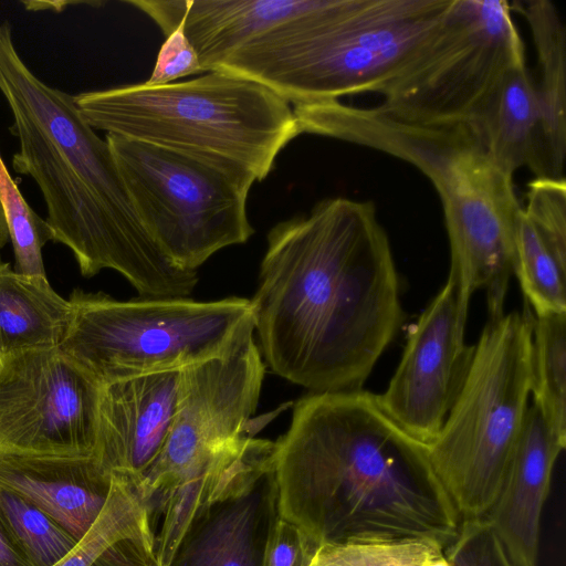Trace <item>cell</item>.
Instances as JSON below:
<instances>
[{
	"label": "cell",
	"instance_id": "3957f363",
	"mask_svg": "<svg viewBox=\"0 0 566 566\" xmlns=\"http://www.w3.org/2000/svg\"><path fill=\"white\" fill-rule=\"evenodd\" d=\"M0 92L12 114L19 149L15 172L30 176L46 205L52 241L67 247L85 277L122 274L143 298L188 297L198 272L174 265L135 210L111 148L73 96L41 81L18 53L8 21L0 23Z\"/></svg>",
	"mask_w": 566,
	"mask_h": 566
},
{
	"label": "cell",
	"instance_id": "8fae6325",
	"mask_svg": "<svg viewBox=\"0 0 566 566\" xmlns=\"http://www.w3.org/2000/svg\"><path fill=\"white\" fill-rule=\"evenodd\" d=\"M254 327L226 350L180 371L175 417L167 441L133 485L146 507L164 497L219 451L245 434L265 373Z\"/></svg>",
	"mask_w": 566,
	"mask_h": 566
},
{
	"label": "cell",
	"instance_id": "277c9868",
	"mask_svg": "<svg viewBox=\"0 0 566 566\" xmlns=\"http://www.w3.org/2000/svg\"><path fill=\"white\" fill-rule=\"evenodd\" d=\"M293 111L300 134L373 148L420 170L442 205L450 247L449 275L468 301L474 291H485L489 319L504 314L515 229L523 207L513 177L488 158L467 125L412 124L374 106L340 101L296 105Z\"/></svg>",
	"mask_w": 566,
	"mask_h": 566
},
{
	"label": "cell",
	"instance_id": "f546056e",
	"mask_svg": "<svg viewBox=\"0 0 566 566\" xmlns=\"http://www.w3.org/2000/svg\"><path fill=\"white\" fill-rule=\"evenodd\" d=\"M202 72L199 57L185 34L182 23L179 22L163 43L153 72L145 84L167 85L175 80Z\"/></svg>",
	"mask_w": 566,
	"mask_h": 566
},
{
	"label": "cell",
	"instance_id": "83f0119b",
	"mask_svg": "<svg viewBox=\"0 0 566 566\" xmlns=\"http://www.w3.org/2000/svg\"><path fill=\"white\" fill-rule=\"evenodd\" d=\"M525 217L535 226L558 259L566 263V181L533 179L527 187Z\"/></svg>",
	"mask_w": 566,
	"mask_h": 566
},
{
	"label": "cell",
	"instance_id": "7a4b0ae2",
	"mask_svg": "<svg viewBox=\"0 0 566 566\" xmlns=\"http://www.w3.org/2000/svg\"><path fill=\"white\" fill-rule=\"evenodd\" d=\"M281 516L319 545L424 541L446 549L461 518L427 447L358 389L311 392L274 442Z\"/></svg>",
	"mask_w": 566,
	"mask_h": 566
},
{
	"label": "cell",
	"instance_id": "7c38bea8",
	"mask_svg": "<svg viewBox=\"0 0 566 566\" xmlns=\"http://www.w3.org/2000/svg\"><path fill=\"white\" fill-rule=\"evenodd\" d=\"M101 385L59 348L0 358V452L94 455Z\"/></svg>",
	"mask_w": 566,
	"mask_h": 566
},
{
	"label": "cell",
	"instance_id": "6da1fadb",
	"mask_svg": "<svg viewBox=\"0 0 566 566\" xmlns=\"http://www.w3.org/2000/svg\"><path fill=\"white\" fill-rule=\"evenodd\" d=\"M388 235L371 201H319L268 234L250 300L261 352L312 392L363 389L405 313Z\"/></svg>",
	"mask_w": 566,
	"mask_h": 566
},
{
	"label": "cell",
	"instance_id": "44dd1931",
	"mask_svg": "<svg viewBox=\"0 0 566 566\" xmlns=\"http://www.w3.org/2000/svg\"><path fill=\"white\" fill-rule=\"evenodd\" d=\"M510 4L512 11L524 17L532 33L538 66V78L534 81L546 156L552 177L565 179L566 27L549 0H518Z\"/></svg>",
	"mask_w": 566,
	"mask_h": 566
},
{
	"label": "cell",
	"instance_id": "9a60e30c",
	"mask_svg": "<svg viewBox=\"0 0 566 566\" xmlns=\"http://www.w3.org/2000/svg\"><path fill=\"white\" fill-rule=\"evenodd\" d=\"M181 370L127 378L101 387L94 455L136 485L169 436Z\"/></svg>",
	"mask_w": 566,
	"mask_h": 566
},
{
	"label": "cell",
	"instance_id": "4316f807",
	"mask_svg": "<svg viewBox=\"0 0 566 566\" xmlns=\"http://www.w3.org/2000/svg\"><path fill=\"white\" fill-rule=\"evenodd\" d=\"M444 557L434 542L325 544L310 566H426Z\"/></svg>",
	"mask_w": 566,
	"mask_h": 566
},
{
	"label": "cell",
	"instance_id": "e0dca14e",
	"mask_svg": "<svg viewBox=\"0 0 566 566\" xmlns=\"http://www.w3.org/2000/svg\"><path fill=\"white\" fill-rule=\"evenodd\" d=\"M166 36L181 22L203 72L216 71L234 51L318 0H134Z\"/></svg>",
	"mask_w": 566,
	"mask_h": 566
},
{
	"label": "cell",
	"instance_id": "ac0fdd59",
	"mask_svg": "<svg viewBox=\"0 0 566 566\" xmlns=\"http://www.w3.org/2000/svg\"><path fill=\"white\" fill-rule=\"evenodd\" d=\"M113 479L95 455L0 452V488L36 505L77 541L102 512Z\"/></svg>",
	"mask_w": 566,
	"mask_h": 566
},
{
	"label": "cell",
	"instance_id": "d6986e66",
	"mask_svg": "<svg viewBox=\"0 0 566 566\" xmlns=\"http://www.w3.org/2000/svg\"><path fill=\"white\" fill-rule=\"evenodd\" d=\"M534 80L526 62L513 66L464 124L488 158L512 177L522 167L535 178L552 177Z\"/></svg>",
	"mask_w": 566,
	"mask_h": 566
},
{
	"label": "cell",
	"instance_id": "cb8c5ba5",
	"mask_svg": "<svg viewBox=\"0 0 566 566\" xmlns=\"http://www.w3.org/2000/svg\"><path fill=\"white\" fill-rule=\"evenodd\" d=\"M0 517L30 566H56L78 542L44 511L3 488Z\"/></svg>",
	"mask_w": 566,
	"mask_h": 566
},
{
	"label": "cell",
	"instance_id": "484cf974",
	"mask_svg": "<svg viewBox=\"0 0 566 566\" xmlns=\"http://www.w3.org/2000/svg\"><path fill=\"white\" fill-rule=\"evenodd\" d=\"M147 515L135 488L125 478L114 474L108 499L98 517L56 566H92L111 543Z\"/></svg>",
	"mask_w": 566,
	"mask_h": 566
},
{
	"label": "cell",
	"instance_id": "2e32d148",
	"mask_svg": "<svg viewBox=\"0 0 566 566\" xmlns=\"http://www.w3.org/2000/svg\"><path fill=\"white\" fill-rule=\"evenodd\" d=\"M564 449L537 409L528 407L500 493L482 517L514 566L537 565L541 516Z\"/></svg>",
	"mask_w": 566,
	"mask_h": 566
},
{
	"label": "cell",
	"instance_id": "d6a6232c",
	"mask_svg": "<svg viewBox=\"0 0 566 566\" xmlns=\"http://www.w3.org/2000/svg\"><path fill=\"white\" fill-rule=\"evenodd\" d=\"M9 240V233L2 211V207L0 203V250L6 245Z\"/></svg>",
	"mask_w": 566,
	"mask_h": 566
},
{
	"label": "cell",
	"instance_id": "5b68a950",
	"mask_svg": "<svg viewBox=\"0 0 566 566\" xmlns=\"http://www.w3.org/2000/svg\"><path fill=\"white\" fill-rule=\"evenodd\" d=\"M451 0H318L256 36L216 71L256 81L295 105L375 93L448 11Z\"/></svg>",
	"mask_w": 566,
	"mask_h": 566
},
{
	"label": "cell",
	"instance_id": "5bb4252c",
	"mask_svg": "<svg viewBox=\"0 0 566 566\" xmlns=\"http://www.w3.org/2000/svg\"><path fill=\"white\" fill-rule=\"evenodd\" d=\"M274 442L250 436L188 522L168 566H262L281 517Z\"/></svg>",
	"mask_w": 566,
	"mask_h": 566
},
{
	"label": "cell",
	"instance_id": "7402d4cb",
	"mask_svg": "<svg viewBox=\"0 0 566 566\" xmlns=\"http://www.w3.org/2000/svg\"><path fill=\"white\" fill-rule=\"evenodd\" d=\"M533 406L549 433L566 446V313L534 317Z\"/></svg>",
	"mask_w": 566,
	"mask_h": 566
},
{
	"label": "cell",
	"instance_id": "30bf717a",
	"mask_svg": "<svg viewBox=\"0 0 566 566\" xmlns=\"http://www.w3.org/2000/svg\"><path fill=\"white\" fill-rule=\"evenodd\" d=\"M503 0H451L440 22L377 92V111L427 126L465 124L501 78L526 62Z\"/></svg>",
	"mask_w": 566,
	"mask_h": 566
},
{
	"label": "cell",
	"instance_id": "9c48e42d",
	"mask_svg": "<svg viewBox=\"0 0 566 566\" xmlns=\"http://www.w3.org/2000/svg\"><path fill=\"white\" fill-rule=\"evenodd\" d=\"M105 140L142 224L177 268L197 272L253 234L247 200L256 178L247 167L114 134Z\"/></svg>",
	"mask_w": 566,
	"mask_h": 566
},
{
	"label": "cell",
	"instance_id": "f1b7e54d",
	"mask_svg": "<svg viewBox=\"0 0 566 566\" xmlns=\"http://www.w3.org/2000/svg\"><path fill=\"white\" fill-rule=\"evenodd\" d=\"M449 566H514L490 526L462 521L457 538L444 549Z\"/></svg>",
	"mask_w": 566,
	"mask_h": 566
},
{
	"label": "cell",
	"instance_id": "4fadbf2b",
	"mask_svg": "<svg viewBox=\"0 0 566 566\" xmlns=\"http://www.w3.org/2000/svg\"><path fill=\"white\" fill-rule=\"evenodd\" d=\"M469 303L448 276L412 326L381 410L424 446L439 434L470 370L474 345L464 343Z\"/></svg>",
	"mask_w": 566,
	"mask_h": 566
},
{
	"label": "cell",
	"instance_id": "ba28073f",
	"mask_svg": "<svg viewBox=\"0 0 566 566\" xmlns=\"http://www.w3.org/2000/svg\"><path fill=\"white\" fill-rule=\"evenodd\" d=\"M59 349L98 385L182 370L226 350L254 327L251 301L188 297L117 301L74 290Z\"/></svg>",
	"mask_w": 566,
	"mask_h": 566
},
{
	"label": "cell",
	"instance_id": "4dcf8cb0",
	"mask_svg": "<svg viewBox=\"0 0 566 566\" xmlns=\"http://www.w3.org/2000/svg\"><path fill=\"white\" fill-rule=\"evenodd\" d=\"M319 544L282 516L268 541L262 566H310Z\"/></svg>",
	"mask_w": 566,
	"mask_h": 566
},
{
	"label": "cell",
	"instance_id": "52a82bcc",
	"mask_svg": "<svg viewBox=\"0 0 566 566\" xmlns=\"http://www.w3.org/2000/svg\"><path fill=\"white\" fill-rule=\"evenodd\" d=\"M534 314L511 312L484 326L464 385L427 447L461 522L495 502L523 429L532 389Z\"/></svg>",
	"mask_w": 566,
	"mask_h": 566
},
{
	"label": "cell",
	"instance_id": "ffe728a7",
	"mask_svg": "<svg viewBox=\"0 0 566 566\" xmlns=\"http://www.w3.org/2000/svg\"><path fill=\"white\" fill-rule=\"evenodd\" d=\"M73 308L46 276L15 272L0 262V358L27 350L59 348Z\"/></svg>",
	"mask_w": 566,
	"mask_h": 566
},
{
	"label": "cell",
	"instance_id": "d4e9b609",
	"mask_svg": "<svg viewBox=\"0 0 566 566\" xmlns=\"http://www.w3.org/2000/svg\"><path fill=\"white\" fill-rule=\"evenodd\" d=\"M0 203L14 253V271L25 275H45L42 248L52 241V232L23 198L0 154Z\"/></svg>",
	"mask_w": 566,
	"mask_h": 566
},
{
	"label": "cell",
	"instance_id": "8992f818",
	"mask_svg": "<svg viewBox=\"0 0 566 566\" xmlns=\"http://www.w3.org/2000/svg\"><path fill=\"white\" fill-rule=\"evenodd\" d=\"M73 101L93 129L232 160L256 181L300 135L289 102L256 81L224 71L161 86L83 92Z\"/></svg>",
	"mask_w": 566,
	"mask_h": 566
},
{
	"label": "cell",
	"instance_id": "1f68e13d",
	"mask_svg": "<svg viewBox=\"0 0 566 566\" xmlns=\"http://www.w3.org/2000/svg\"><path fill=\"white\" fill-rule=\"evenodd\" d=\"M0 566H30L0 517Z\"/></svg>",
	"mask_w": 566,
	"mask_h": 566
},
{
	"label": "cell",
	"instance_id": "603a6c76",
	"mask_svg": "<svg viewBox=\"0 0 566 566\" xmlns=\"http://www.w3.org/2000/svg\"><path fill=\"white\" fill-rule=\"evenodd\" d=\"M513 274L535 317L566 313V263L558 259L523 209L515 229Z\"/></svg>",
	"mask_w": 566,
	"mask_h": 566
}]
</instances>
